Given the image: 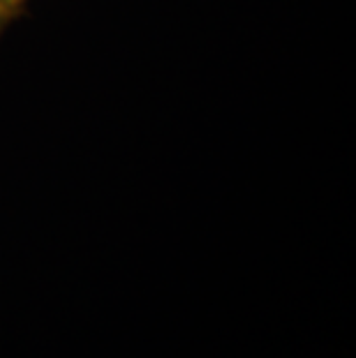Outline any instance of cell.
Wrapping results in <instances>:
<instances>
[{
  "mask_svg": "<svg viewBox=\"0 0 356 358\" xmlns=\"http://www.w3.org/2000/svg\"><path fill=\"white\" fill-rule=\"evenodd\" d=\"M10 17H12V10L5 5V0H0V28L5 26V21L10 19Z\"/></svg>",
  "mask_w": 356,
  "mask_h": 358,
  "instance_id": "cell-1",
  "label": "cell"
},
{
  "mask_svg": "<svg viewBox=\"0 0 356 358\" xmlns=\"http://www.w3.org/2000/svg\"><path fill=\"white\" fill-rule=\"evenodd\" d=\"M21 3H24V0H5V5H7V7H10V10H12V12H14V10H17V7H19Z\"/></svg>",
  "mask_w": 356,
  "mask_h": 358,
  "instance_id": "cell-2",
  "label": "cell"
}]
</instances>
